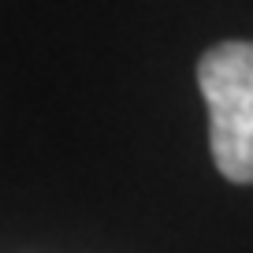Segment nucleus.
Instances as JSON below:
<instances>
[{
    "label": "nucleus",
    "instance_id": "f257e3e1",
    "mask_svg": "<svg viewBox=\"0 0 253 253\" xmlns=\"http://www.w3.org/2000/svg\"><path fill=\"white\" fill-rule=\"evenodd\" d=\"M209 108L212 164L231 182H253V41H220L198 63Z\"/></svg>",
    "mask_w": 253,
    "mask_h": 253
}]
</instances>
